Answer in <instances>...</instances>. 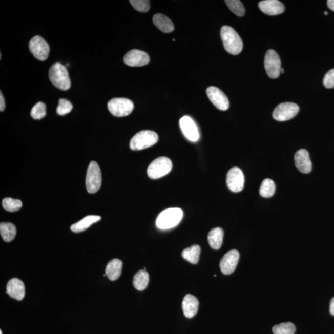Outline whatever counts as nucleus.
I'll list each match as a JSON object with an SVG mask.
<instances>
[{"instance_id": "1", "label": "nucleus", "mask_w": 334, "mask_h": 334, "mask_svg": "<svg viewBox=\"0 0 334 334\" xmlns=\"http://www.w3.org/2000/svg\"><path fill=\"white\" fill-rule=\"evenodd\" d=\"M220 35L226 52L236 55L242 51L243 41L234 29L227 26H223L220 31Z\"/></svg>"}, {"instance_id": "2", "label": "nucleus", "mask_w": 334, "mask_h": 334, "mask_svg": "<svg viewBox=\"0 0 334 334\" xmlns=\"http://www.w3.org/2000/svg\"><path fill=\"white\" fill-rule=\"evenodd\" d=\"M50 81L56 88L62 91H67L71 88V80L68 71L59 62L53 64L49 70Z\"/></svg>"}, {"instance_id": "3", "label": "nucleus", "mask_w": 334, "mask_h": 334, "mask_svg": "<svg viewBox=\"0 0 334 334\" xmlns=\"http://www.w3.org/2000/svg\"><path fill=\"white\" fill-rule=\"evenodd\" d=\"M183 211L180 208H170L163 211L158 216L156 225L162 229L175 227L183 218Z\"/></svg>"}, {"instance_id": "4", "label": "nucleus", "mask_w": 334, "mask_h": 334, "mask_svg": "<svg viewBox=\"0 0 334 334\" xmlns=\"http://www.w3.org/2000/svg\"><path fill=\"white\" fill-rule=\"evenodd\" d=\"M159 139L157 134L153 131H140L131 139L130 146L133 151H141L156 144Z\"/></svg>"}, {"instance_id": "5", "label": "nucleus", "mask_w": 334, "mask_h": 334, "mask_svg": "<svg viewBox=\"0 0 334 334\" xmlns=\"http://www.w3.org/2000/svg\"><path fill=\"white\" fill-rule=\"evenodd\" d=\"M102 172L99 165L95 161L89 163L86 178V186L91 194L97 193L102 185Z\"/></svg>"}, {"instance_id": "6", "label": "nucleus", "mask_w": 334, "mask_h": 334, "mask_svg": "<svg viewBox=\"0 0 334 334\" xmlns=\"http://www.w3.org/2000/svg\"><path fill=\"white\" fill-rule=\"evenodd\" d=\"M110 113L116 117H124L131 114L134 109V104L126 98H114L107 104Z\"/></svg>"}, {"instance_id": "7", "label": "nucleus", "mask_w": 334, "mask_h": 334, "mask_svg": "<svg viewBox=\"0 0 334 334\" xmlns=\"http://www.w3.org/2000/svg\"><path fill=\"white\" fill-rule=\"evenodd\" d=\"M172 169L171 159L166 157H160L154 160L149 165L148 175L152 179H158L169 174Z\"/></svg>"}, {"instance_id": "8", "label": "nucleus", "mask_w": 334, "mask_h": 334, "mask_svg": "<svg viewBox=\"0 0 334 334\" xmlns=\"http://www.w3.org/2000/svg\"><path fill=\"white\" fill-rule=\"evenodd\" d=\"M265 70L270 78L279 77L281 70V60L275 50H269L265 53L264 58Z\"/></svg>"}, {"instance_id": "9", "label": "nucleus", "mask_w": 334, "mask_h": 334, "mask_svg": "<svg viewBox=\"0 0 334 334\" xmlns=\"http://www.w3.org/2000/svg\"><path fill=\"white\" fill-rule=\"evenodd\" d=\"M299 110V107L296 103H282L274 109L273 113V118L278 121L290 120L298 114Z\"/></svg>"}, {"instance_id": "10", "label": "nucleus", "mask_w": 334, "mask_h": 334, "mask_svg": "<svg viewBox=\"0 0 334 334\" xmlns=\"http://www.w3.org/2000/svg\"><path fill=\"white\" fill-rule=\"evenodd\" d=\"M30 51L34 57L38 60L44 61L49 57L50 47L44 38L40 36H35L29 41Z\"/></svg>"}, {"instance_id": "11", "label": "nucleus", "mask_w": 334, "mask_h": 334, "mask_svg": "<svg viewBox=\"0 0 334 334\" xmlns=\"http://www.w3.org/2000/svg\"><path fill=\"white\" fill-rule=\"evenodd\" d=\"M244 177L241 170L238 167L229 170L226 175V184L232 192L238 193L243 190Z\"/></svg>"}, {"instance_id": "12", "label": "nucleus", "mask_w": 334, "mask_h": 334, "mask_svg": "<svg viewBox=\"0 0 334 334\" xmlns=\"http://www.w3.org/2000/svg\"><path fill=\"white\" fill-rule=\"evenodd\" d=\"M208 98L213 105L222 111L228 110L229 106L228 98L220 89L211 86L207 89Z\"/></svg>"}, {"instance_id": "13", "label": "nucleus", "mask_w": 334, "mask_h": 334, "mask_svg": "<svg viewBox=\"0 0 334 334\" xmlns=\"http://www.w3.org/2000/svg\"><path fill=\"white\" fill-rule=\"evenodd\" d=\"M124 64L131 67H139L147 65L150 61V57L147 53L142 50L134 49L124 55Z\"/></svg>"}, {"instance_id": "14", "label": "nucleus", "mask_w": 334, "mask_h": 334, "mask_svg": "<svg viewBox=\"0 0 334 334\" xmlns=\"http://www.w3.org/2000/svg\"><path fill=\"white\" fill-rule=\"evenodd\" d=\"M239 258V252L236 249H233L226 253L220 262V268L222 273L225 275H229L234 273L236 269Z\"/></svg>"}, {"instance_id": "15", "label": "nucleus", "mask_w": 334, "mask_h": 334, "mask_svg": "<svg viewBox=\"0 0 334 334\" xmlns=\"http://www.w3.org/2000/svg\"><path fill=\"white\" fill-rule=\"evenodd\" d=\"M180 127L186 138L192 142H196L199 138V133L195 121L189 116L180 119Z\"/></svg>"}, {"instance_id": "16", "label": "nucleus", "mask_w": 334, "mask_h": 334, "mask_svg": "<svg viewBox=\"0 0 334 334\" xmlns=\"http://www.w3.org/2000/svg\"><path fill=\"white\" fill-rule=\"evenodd\" d=\"M295 163L297 168L303 174H309L312 171V163L308 152L300 149L295 155Z\"/></svg>"}, {"instance_id": "17", "label": "nucleus", "mask_w": 334, "mask_h": 334, "mask_svg": "<svg viewBox=\"0 0 334 334\" xmlns=\"http://www.w3.org/2000/svg\"><path fill=\"white\" fill-rule=\"evenodd\" d=\"M259 9L265 14L276 16L285 11L284 5L278 0H264L259 3Z\"/></svg>"}, {"instance_id": "18", "label": "nucleus", "mask_w": 334, "mask_h": 334, "mask_svg": "<svg viewBox=\"0 0 334 334\" xmlns=\"http://www.w3.org/2000/svg\"><path fill=\"white\" fill-rule=\"evenodd\" d=\"M7 293L14 299L22 301L25 296V284L19 279H12L8 283Z\"/></svg>"}, {"instance_id": "19", "label": "nucleus", "mask_w": 334, "mask_h": 334, "mask_svg": "<svg viewBox=\"0 0 334 334\" xmlns=\"http://www.w3.org/2000/svg\"><path fill=\"white\" fill-rule=\"evenodd\" d=\"M184 316L187 318H192L198 312L199 302L193 295L187 294L184 297L182 303Z\"/></svg>"}, {"instance_id": "20", "label": "nucleus", "mask_w": 334, "mask_h": 334, "mask_svg": "<svg viewBox=\"0 0 334 334\" xmlns=\"http://www.w3.org/2000/svg\"><path fill=\"white\" fill-rule=\"evenodd\" d=\"M123 262L120 259H114L107 265L106 274L110 280L115 281L120 277Z\"/></svg>"}, {"instance_id": "21", "label": "nucleus", "mask_w": 334, "mask_h": 334, "mask_svg": "<svg viewBox=\"0 0 334 334\" xmlns=\"http://www.w3.org/2000/svg\"><path fill=\"white\" fill-rule=\"evenodd\" d=\"M153 20L154 25L164 33H171L174 31V23L165 15L160 13L155 14Z\"/></svg>"}, {"instance_id": "22", "label": "nucleus", "mask_w": 334, "mask_h": 334, "mask_svg": "<svg viewBox=\"0 0 334 334\" xmlns=\"http://www.w3.org/2000/svg\"><path fill=\"white\" fill-rule=\"evenodd\" d=\"M101 217L98 216H88L85 217L80 221L74 223L71 226V229L74 233H80L85 231L88 228L94 224L100 221Z\"/></svg>"}, {"instance_id": "23", "label": "nucleus", "mask_w": 334, "mask_h": 334, "mask_svg": "<svg viewBox=\"0 0 334 334\" xmlns=\"http://www.w3.org/2000/svg\"><path fill=\"white\" fill-rule=\"evenodd\" d=\"M223 231L221 228L216 227L211 229L208 233L207 239L212 248L219 249L223 243Z\"/></svg>"}, {"instance_id": "24", "label": "nucleus", "mask_w": 334, "mask_h": 334, "mask_svg": "<svg viewBox=\"0 0 334 334\" xmlns=\"http://www.w3.org/2000/svg\"><path fill=\"white\" fill-rule=\"evenodd\" d=\"M0 234L6 242H11L17 234L16 226L10 222H2L0 224Z\"/></svg>"}, {"instance_id": "25", "label": "nucleus", "mask_w": 334, "mask_h": 334, "mask_svg": "<svg viewBox=\"0 0 334 334\" xmlns=\"http://www.w3.org/2000/svg\"><path fill=\"white\" fill-rule=\"evenodd\" d=\"M200 253H201V247L199 245L195 244V245L184 249L181 253V256L190 263L196 264L199 261Z\"/></svg>"}, {"instance_id": "26", "label": "nucleus", "mask_w": 334, "mask_h": 334, "mask_svg": "<svg viewBox=\"0 0 334 334\" xmlns=\"http://www.w3.org/2000/svg\"><path fill=\"white\" fill-rule=\"evenodd\" d=\"M149 281V274L145 270H139L135 274L133 279L134 287L139 291L144 290L147 288Z\"/></svg>"}, {"instance_id": "27", "label": "nucleus", "mask_w": 334, "mask_h": 334, "mask_svg": "<svg viewBox=\"0 0 334 334\" xmlns=\"http://www.w3.org/2000/svg\"><path fill=\"white\" fill-rule=\"evenodd\" d=\"M276 192V184L274 182L270 179H265L262 181L259 193L263 198H269L272 197Z\"/></svg>"}, {"instance_id": "28", "label": "nucleus", "mask_w": 334, "mask_h": 334, "mask_svg": "<svg viewBox=\"0 0 334 334\" xmlns=\"http://www.w3.org/2000/svg\"><path fill=\"white\" fill-rule=\"evenodd\" d=\"M3 207L6 211L13 213L18 211L23 207V202L19 199L6 198L2 201Z\"/></svg>"}, {"instance_id": "29", "label": "nucleus", "mask_w": 334, "mask_h": 334, "mask_svg": "<svg viewBox=\"0 0 334 334\" xmlns=\"http://www.w3.org/2000/svg\"><path fill=\"white\" fill-rule=\"evenodd\" d=\"M274 334H294L296 331V327L293 323L288 322L276 325L273 328Z\"/></svg>"}, {"instance_id": "30", "label": "nucleus", "mask_w": 334, "mask_h": 334, "mask_svg": "<svg viewBox=\"0 0 334 334\" xmlns=\"http://www.w3.org/2000/svg\"><path fill=\"white\" fill-rule=\"evenodd\" d=\"M225 4L235 14L239 17H243L245 14V9L239 0H226Z\"/></svg>"}, {"instance_id": "31", "label": "nucleus", "mask_w": 334, "mask_h": 334, "mask_svg": "<svg viewBox=\"0 0 334 334\" xmlns=\"http://www.w3.org/2000/svg\"><path fill=\"white\" fill-rule=\"evenodd\" d=\"M32 118L34 120H41L47 115L46 105L43 102H38L33 107L31 113Z\"/></svg>"}, {"instance_id": "32", "label": "nucleus", "mask_w": 334, "mask_h": 334, "mask_svg": "<svg viewBox=\"0 0 334 334\" xmlns=\"http://www.w3.org/2000/svg\"><path fill=\"white\" fill-rule=\"evenodd\" d=\"M73 107L69 100L60 98L59 100L58 106L56 109L57 114L61 116H64L68 114L73 110Z\"/></svg>"}, {"instance_id": "33", "label": "nucleus", "mask_w": 334, "mask_h": 334, "mask_svg": "<svg viewBox=\"0 0 334 334\" xmlns=\"http://www.w3.org/2000/svg\"><path fill=\"white\" fill-rule=\"evenodd\" d=\"M130 3L136 10L141 13H146L150 9V1L149 0H131Z\"/></svg>"}, {"instance_id": "34", "label": "nucleus", "mask_w": 334, "mask_h": 334, "mask_svg": "<svg viewBox=\"0 0 334 334\" xmlns=\"http://www.w3.org/2000/svg\"><path fill=\"white\" fill-rule=\"evenodd\" d=\"M323 85L327 89L334 88V68L328 71L324 76Z\"/></svg>"}, {"instance_id": "35", "label": "nucleus", "mask_w": 334, "mask_h": 334, "mask_svg": "<svg viewBox=\"0 0 334 334\" xmlns=\"http://www.w3.org/2000/svg\"><path fill=\"white\" fill-rule=\"evenodd\" d=\"M5 100L2 92H0V111L4 112L5 109Z\"/></svg>"}, {"instance_id": "36", "label": "nucleus", "mask_w": 334, "mask_h": 334, "mask_svg": "<svg viewBox=\"0 0 334 334\" xmlns=\"http://www.w3.org/2000/svg\"><path fill=\"white\" fill-rule=\"evenodd\" d=\"M330 313L332 316H334V297L330 301Z\"/></svg>"}, {"instance_id": "37", "label": "nucleus", "mask_w": 334, "mask_h": 334, "mask_svg": "<svg viewBox=\"0 0 334 334\" xmlns=\"http://www.w3.org/2000/svg\"><path fill=\"white\" fill-rule=\"evenodd\" d=\"M327 4L330 10L334 11V0H328Z\"/></svg>"}, {"instance_id": "38", "label": "nucleus", "mask_w": 334, "mask_h": 334, "mask_svg": "<svg viewBox=\"0 0 334 334\" xmlns=\"http://www.w3.org/2000/svg\"><path fill=\"white\" fill-rule=\"evenodd\" d=\"M280 73H284V70L283 69V68H281V70H280Z\"/></svg>"}, {"instance_id": "39", "label": "nucleus", "mask_w": 334, "mask_h": 334, "mask_svg": "<svg viewBox=\"0 0 334 334\" xmlns=\"http://www.w3.org/2000/svg\"><path fill=\"white\" fill-rule=\"evenodd\" d=\"M324 14H325V15H328L327 12V11H325V12H324Z\"/></svg>"}, {"instance_id": "40", "label": "nucleus", "mask_w": 334, "mask_h": 334, "mask_svg": "<svg viewBox=\"0 0 334 334\" xmlns=\"http://www.w3.org/2000/svg\"><path fill=\"white\" fill-rule=\"evenodd\" d=\"M0 334H2V330H0Z\"/></svg>"}]
</instances>
